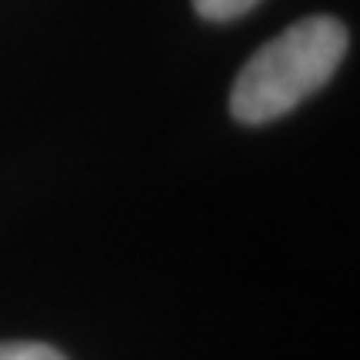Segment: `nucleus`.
<instances>
[{
  "mask_svg": "<svg viewBox=\"0 0 360 360\" xmlns=\"http://www.w3.org/2000/svg\"><path fill=\"white\" fill-rule=\"evenodd\" d=\"M347 53V30L337 17H304L264 44L231 90V114L240 124H267L334 77Z\"/></svg>",
  "mask_w": 360,
  "mask_h": 360,
  "instance_id": "obj_1",
  "label": "nucleus"
},
{
  "mask_svg": "<svg viewBox=\"0 0 360 360\" xmlns=\"http://www.w3.org/2000/svg\"><path fill=\"white\" fill-rule=\"evenodd\" d=\"M257 4L260 0H193V7L204 20H233V17L254 11Z\"/></svg>",
  "mask_w": 360,
  "mask_h": 360,
  "instance_id": "obj_2",
  "label": "nucleus"
},
{
  "mask_svg": "<svg viewBox=\"0 0 360 360\" xmlns=\"http://www.w3.org/2000/svg\"><path fill=\"white\" fill-rule=\"evenodd\" d=\"M0 360H67V357L60 350L47 347V344L20 340V344H0Z\"/></svg>",
  "mask_w": 360,
  "mask_h": 360,
  "instance_id": "obj_3",
  "label": "nucleus"
}]
</instances>
